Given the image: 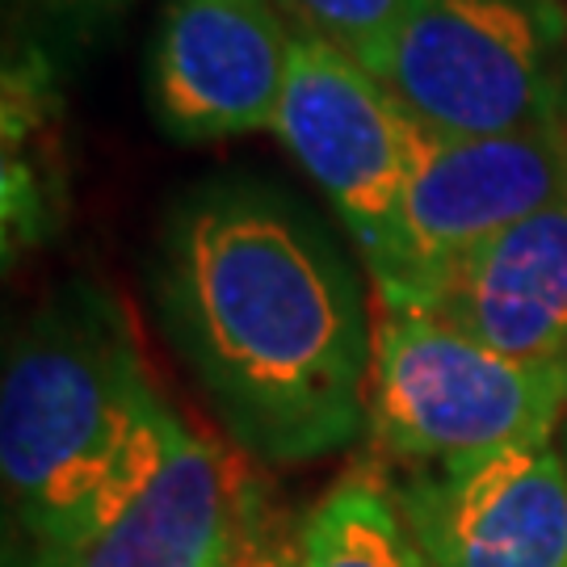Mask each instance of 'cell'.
<instances>
[{
  "instance_id": "6da1fadb",
  "label": "cell",
  "mask_w": 567,
  "mask_h": 567,
  "mask_svg": "<svg viewBox=\"0 0 567 567\" xmlns=\"http://www.w3.org/2000/svg\"><path fill=\"white\" fill-rule=\"evenodd\" d=\"M164 332L227 433L316 463L365 433L374 324L328 231L261 185L185 194L156 244Z\"/></svg>"
},
{
  "instance_id": "7a4b0ae2",
  "label": "cell",
  "mask_w": 567,
  "mask_h": 567,
  "mask_svg": "<svg viewBox=\"0 0 567 567\" xmlns=\"http://www.w3.org/2000/svg\"><path fill=\"white\" fill-rule=\"evenodd\" d=\"M173 421L114 295L76 282L47 299L9 341L0 383V475L34 547L93 526L143 484Z\"/></svg>"
},
{
  "instance_id": "3957f363",
  "label": "cell",
  "mask_w": 567,
  "mask_h": 567,
  "mask_svg": "<svg viewBox=\"0 0 567 567\" xmlns=\"http://www.w3.org/2000/svg\"><path fill=\"white\" fill-rule=\"evenodd\" d=\"M567 416V365L517 362L421 311L374 324L365 433L400 471L538 446Z\"/></svg>"
},
{
  "instance_id": "277c9868",
  "label": "cell",
  "mask_w": 567,
  "mask_h": 567,
  "mask_svg": "<svg viewBox=\"0 0 567 567\" xmlns=\"http://www.w3.org/2000/svg\"><path fill=\"white\" fill-rule=\"evenodd\" d=\"M555 0H412L379 81L429 135L484 140L564 122Z\"/></svg>"
},
{
  "instance_id": "5b68a950",
  "label": "cell",
  "mask_w": 567,
  "mask_h": 567,
  "mask_svg": "<svg viewBox=\"0 0 567 567\" xmlns=\"http://www.w3.org/2000/svg\"><path fill=\"white\" fill-rule=\"evenodd\" d=\"M567 203V118L517 135H429L370 282L383 311H412L450 261Z\"/></svg>"
},
{
  "instance_id": "8992f818",
  "label": "cell",
  "mask_w": 567,
  "mask_h": 567,
  "mask_svg": "<svg viewBox=\"0 0 567 567\" xmlns=\"http://www.w3.org/2000/svg\"><path fill=\"white\" fill-rule=\"evenodd\" d=\"M274 135L337 210L370 269L395 227L429 131L370 68L316 34H295Z\"/></svg>"
},
{
  "instance_id": "52a82bcc",
  "label": "cell",
  "mask_w": 567,
  "mask_h": 567,
  "mask_svg": "<svg viewBox=\"0 0 567 567\" xmlns=\"http://www.w3.org/2000/svg\"><path fill=\"white\" fill-rule=\"evenodd\" d=\"M295 34L274 0H164L147 51V105L177 143L274 131Z\"/></svg>"
},
{
  "instance_id": "ba28073f",
  "label": "cell",
  "mask_w": 567,
  "mask_h": 567,
  "mask_svg": "<svg viewBox=\"0 0 567 567\" xmlns=\"http://www.w3.org/2000/svg\"><path fill=\"white\" fill-rule=\"evenodd\" d=\"M386 484L429 567H567V458L550 442Z\"/></svg>"
},
{
  "instance_id": "9c48e42d",
  "label": "cell",
  "mask_w": 567,
  "mask_h": 567,
  "mask_svg": "<svg viewBox=\"0 0 567 567\" xmlns=\"http://www.w3.org/2000/svg\"><path fill=\"white\" fill-rule=\"evenodd\" d=\"M248 480L206 446L182 416L168 429L161 463L118 505L63 543L30 547L9 567H206L240 526Z\"/></svg>"
},
{
  "instance_id": "30bf717a",
  "label": "cell",
  "mask_w": 567,
  "mask_h": 567,
  "mask_svg": "<svg viewBox=\"0 0 567 567\" xmlns=\"http://www.w3.org/2000/svg\"><path fill=\"white\" fill-rule=\"evenodd\" d=\"M412 311L517 362L567 365V203L450 261Z\"/></svg>"
},
{
  "instance_id": "8fae6325",
  "label": "cell",
  "mask_w": 567,
  "mask_h": 567,
  "mask_svg": "<svg viewBox=\"0 0 567 567\" xmlns=\"http://www.w3.org/2000/svg\"><path fill=\"white\" fill-rule=\"evenodd\" d=\"M299 567H429L386 475L349 471L299 526Z\"/></svg>"
},
{
  "instance_id": "7c38bea8",
  "label": "cell",
  "mask_w": 567,
  "mask_h": 567,
  "mask_svg": "<svg viewBox=\"0 0 567 567\" xmlns=\"http://www.w3.org/2000/svg\"><path fill=\"white\" fill-rule=\"evenodd\" d=\"M295 9L303 13L307 34L332 42L379 76L412 0H295Z\"/></svg>"
},
{
  "instance_id": "4fadbf2b",
  "label": "cell",
  "mask_w": 567,
  "mask_h": 567,
  "mask_svg": "<svg viewBox=\"0 0 567 567\" xmlns=\"http://www.w3.org/2000/svg\"><path fill=\"white\" fill-rule=\"evenodd\" d=\"M51 30H63L72 39H81L89 30H97L105 21H114L131 0H25Z\"/></svg>"
},
{
  "instance_id": "5bb4252c",
  "label": "cell",
  "mask_w": 567,
  "mask_h": 567,
  "mask_svg": "<svg viewBox=\"0 0 567 567\" xmlns=\"http://www.w3.org/2000/svg\"><path fill=\"white\" fill-rule=\"evenodd\" d=\"M564 458H567V425H564Z\"/></svg>"
}]
</instances>
